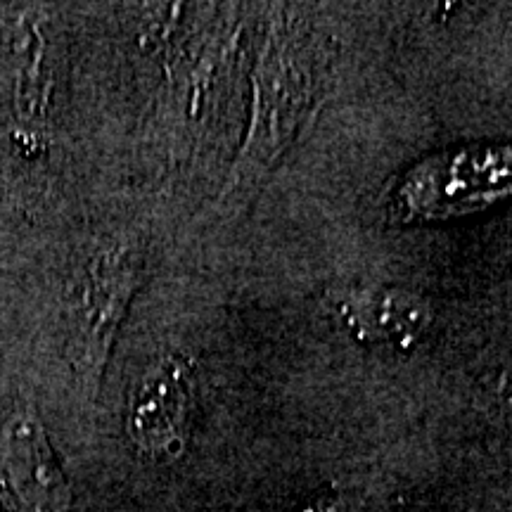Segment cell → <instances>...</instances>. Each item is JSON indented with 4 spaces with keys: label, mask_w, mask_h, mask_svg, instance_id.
<instances>
[{
    "label": "cell",
    "mask_w": 512,
    "mask_h": 512,
    "mask_svg": "<svg viewBox=\"0 0 512 512\" xmlns=\"http://www.w3.org/2000/svg\"><path fill=\"white\" fill-rule=\"evenodd\" d=\"M316 102V62L302 36L275 29L254 67L252 119L221 200L256 188L290 150Z\"/></svg>",
    "instance_id": "6da1fadb"
},
{
    "label": "cell",
    "mask_w": 512,
    "mask_h": 512,
    "mask_svg": "<svg viewBox=\"0 0 512 512\" xmlns=\"http://www.w3.org/2000/svg\"><path fill=\"white\" fill-rule=\"evenodd\" d=\"M145 280V252L133 240H112L91 259L72 299V363L83 380L98 384L128 306Z\"/></svg>",
    "instance_id": "7a4b0ae2"
},
{
    "label": "cell",
    "mask_w": 512,
    "mask_h": 512,
    "mask_svg": "<svg viewBox=\"0 0 512 512\" xmlns=\"http://www.w3.org/2000/svg\"><path fill=\"white\" fill-rule=\"evenodd\" d=\"M510 192V147H467L422 159L394 192L392 216L403 223L439 221L482 209Z\"/></svg>",
    "instance_id": "3957f363"
},
{
    "label": "cell",
    "mask_w": 512,
    "mask_h": 512,
    "mask_svg": "<svg viewBox=\"0 0 512 512\" xmlns=\"http://www.w3.org/2000/svg\"><path fill=\"white\" fill-rule=\"evenodd\" d=\"M0 505L5 512H69L72 486L31 411H17L0 427Z\"/></svg>",
    "instance_id": "277c9868"
},
{
    "label": "cell",
    "mask_w": 512,
    "mask_h": 512,
    "mask_svg": "<svg viewBox=\"0 0 512 512\" xmlns=\"http://www.w3.org/2000/svg\"><path fill=\"white\" fill-rule=\"evenodd\" d=\"M188 358L171 354L157 358L128 394L126 432L145 458L174 460L188 444L190 415Z\"/></svg>",
    "instance_id": "5b68a950"
},
{
    "label": "cell",
    "mask_w": 512,
    "mask_h": 512,
    "mask_svg": "<svg viewBox=\"0 0 512 512\" xmlns=\"http://www.w3.org/2000/svg\"><path fill=\"white\" fill-rule=\"evenodd\" d=\"M337 318L356 339L413 347L432 323V306L418 292L401 287L349 292L339 299Z\"/></svg>",
    "instance_id": "8992f818"
},
{
    "label": "cell",
    "mask_w": 512,
    "mask_h": 512,
    "mask_svg": "<svg viewBox=\"0 0 512 512\" xmlns=\"http://www.w3.org/2000/svg\"><path fill=\"white\" fill-rule=\"evenodd\" d=\"M19 74H17V91L15 105L19 119L31 121L41 119L46 114V93H43V72H41V57L43 46L41 36L34 27H22L19 31Z\"/></svg>",
    "instance_id": "52a82bcc"
},
{
    "label": "cell",
    "mask_w": 512,
    "mask_h": 512,
    "mask_svg": "<svg viewBox=\"0 0 512 512\" xmlns=\"http://www.w3.org/2000/svg\"><path fill=\"white\" fill-rule=\"evenodd\" d=\"M287 512H356V510L354 505L344 501V498L325 496V498H313V501L292 505Z\"/></svg>",
    "instance_id": "ba28073f"
}]
</instances>
